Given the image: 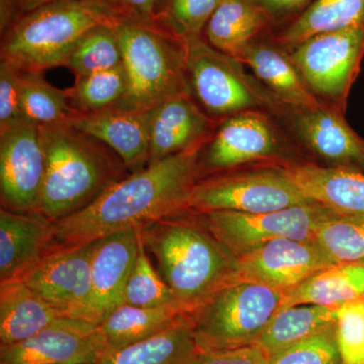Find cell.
<instances>
[{
  "mask_svg": "<svg viewBox=\"0 0 364 364\" xmlns=\"http://www.w3.org/2000/svg\"><path fill=\"white\" fill-rule=\"evenodd\" d=\"M193 317L142 341L107 351L97 364H196Z\"/></svg>",
  "mask_w": 364,
  "mask_h": 364,
  "instance_id": "cell-26",
  "label": "cell"
},
{
  "mask_svg": "<svg viewBox=\"0 0 364 364\" xmlns=\"http://www.w3.org/2000/svg\"><path fill=\"white\" fill-rule=\"evenodd\" d=\"M315 203L287 173L284 164L227 171L203 177L188 198V210L200 214L218 210L267 213Z\"/></svg>",
  "mask_w": 364,
  "mask_h": 364,
  "instance_id": "cell-8",
  "label": "cell"
},
{
  "mask_svg": "<svg viewBox=\"0 0 364 364\" xmlns=\"http://www.w3.org/2000/svg\"><path fill=\"white\" fill-rule=\"evenodd\" d=\"M294 134L330 167L364 173V139L349 126L345 112L327 104L316 109H289Z\"/></svg>",
  "mask_w": 364,
  "mask_h": 364,
  "instance_id": "cell-17",
  "label": "cell"
},
{
  "mask_svg": "<svg viewBox=\"0 0 364 364\" xmlns=\"http://www.w3.org/2000/svg\"><path fill=\"white\" fill-rule=\"evenodd\" d=\"M196 364H268L264 352L255 345L229 350L200 352Z\"/></svg>",
  "mask_w": 364,
  "mask_h": 364,
  "instance_id": "cell-39",
  "label": "cell"
},
{
  "mask_svg": "<svg viewBox=\"0 0 364 364\" xmlns=\"http://www.w3.org/2000/svg\"><path fill=\"white\" fill-rule=\"evenodd\" d=\"M364 25V0H314L298 18L272 33L287 50L318 33Z\"/></svg>",
  "mask_w": 364,
  "mask_h": 364,
  "instance_id": "cell-29",
  "label": "cell"
},
{
  "mask_svg": "<svg viewBox=\"0 0 364 364\" xmlns=\"http://www.w3.org/2000/svg\"><path fill=\"white\" fill-rule=\"evenodd\" d=\"M54 222L39 213L0 210V282L20 279L51 248Z\"/></svg>",
  "mask_w": 364,
  "mask_h": 364,
  "instance_id": "cell-21",
  "label": "cell"
},
{
  "mask_svg": "<svg viewBox=\"0 0 364 364\" xmlns=\"http://www.w3.org/2000/svg\"><path fill=\"white\" fill-rule=\"evenodd\" d=\"M107 350L102 326L64 317L31 338L0 347V364H97Z\"/></svg>",
  "mask_w": 364,
  "mask_h": 364,
  "instance_id": "cell-14",
  "label": "cell"
},
{
  "mask_svg": "<svg viewBox=\"0 0 364 364\" xmlns=\"http://www.w3.org/2000/svg\"><path fill=\"white\" fill-rule=\"evenodd\" d=\"M364 299V262L338 263L284 291L282 308L318 305L339 308Z\"/></svg>",
  "mask_w": 364,
  "mask_h": 364,
  "instance_id": "cell-25",
  "label": "cell"
},
{
  "mask_svg": "<svg viewBox=\"0 0 364 364\" xmlns=\"http://www.w3.org/2000/svg\"><path fill=\"white\" fill-rule=\"evenodd\" d=\"M289 109H316L324 102L306 85L286 48L270 35L249 44L236 58Z\"/></svg>",
  "mask_w": 364,
  "mask_h": 364,
  "instance_id": "cell-19",
  "label": "cell"
},
{
  "mask_svg": "<svg viewBox=\"0 0 364 364\" xmlns=\"http://www.w3.org/2000/svg\"><path fill=\"white\" fill-rule=\"evenodd\" d=\"M183 42L189 90L215 121L252 109L282 114L289 111L260 81L246 73L240 61L215 49L203 36Z\"/></svg>",
  "mask_w": 364,
  "mask_h": 364,
  "instance_id": "cell-6",
  "label": "cell"
},
{
  "mask_svg": "<svg viewBox=\"0 0 364 364\" xmlns=\"http://www.w3.org/2000/svg\"><path fill=\"white\" fill-rule=\"evenodd\" d=\"M273 26H287L310 6L314 0H255Z\"/></svg>",
  "mask_w": 364,
  "mask_h": 364,
  "instance_id": "cell-41",
  "label": "cell"
},
{
  "mask_svg": "<svg viewBox=\"0 0 364 364\" xmlns=\"http://www.w3.org/2000/svg\"><path fill=\"white\" fill-rule=\"evenodd\" d=\"M221 0H163L156 26L181 41L203 35Z\"/></svg>",
  "mask_w": 364,
  "mask_h": 364,
  "instance_id": "cell-34",
  "label": "cell"
},
{
  "mask_svg": "<svg viewBox=\"0 0 364 364\" xmlns=\"http://www.w3.org/2000/svg\"><path fill=\"white\" fill-rule=\"evenodd\" d=\"M203 215L215 238L240 258L275 239L312 240L318 225L337 214L310 203L274 212L218 210Z\"/></svg>",
  "mask_w": 364,
  "mask_h": 364,
  "instance_id": "cell-10",
  "label": "cell"
},
{
  "mask_svg": "<svg viewBox=\"0 0 364 364\" xmlns=\"http://www.w3.org/2000/svg\"><path fill=\"white\" fill-rule=\"evenodd\" d=\"M141 229L122 230L92 242L90 320L100 325L124 304V289L140 250Z\"/></svg>",
  "mask_w": 364,
  "mask_h": 364,
  "instance_id": "cell-16",
  "label": "cell"
},
{
  "mask_svg": "<svg viewBox=\"0 0 364 364\" xmlns=\"http://www.w3.org/2000/svg\"><path fill=\"white\" fill-rule=\"evenodd\" d=\"M44 72L21 71V107L23 119L42 128L70 123L78 114L72 107L69 90L48 82Z\"/></svg>",
  "mask_w": 364,
  "mask_h": 364,
  "instance_id": "cell-30",
  "label": "cell"
},
{
  "mask_svg": "<svg viewBox=\"0 0 364 364\" xmlns=\"http://www.w3.org/2000/svg\"><path fill=\"white\" fill-rule=\"evenodd\" d=\"M122 18L156 26L163 0H107Z\"/></svg>",
  "mask_w": 364,
  "mask_h": 364,
  "instance_id": "cell-40",
  "label": "cell"
},
{
  "mask_svg": "<svg viewBox=\"0 0 364 364\" xmlns=\"http://www.w3.org/2000/svg\"><path fill=\"white\" fill-rule=\"evenodd\" d=\"M64 317L21 279L0 282V347L31 338Z\"/></svg>",
  "mask_w": 364,
  "mask_h": 364,
  "instance_id": "cell-23",
  "label": "cell"
},
{
  "mask_svg": "<svg viewBox=\"0 0 364 364\" xmlns=\"http://www.w3.org/2000/svg\"><path fill=\"white\" fill-rule=\"evenodd\" d=\"M173 303H177L173 291L153 267L147 249L141 242L135 267L124 289V304L154 308Z\"/></svg>",
  "mask_w": 364,
  "mask_h": 364,
  "instance_id": "cell-35",
  "label": "cell"
},
{
  "mask_svg": "<svg viewBox=\"0 0 364 364\" xmlns=\"http://www.w3.org/2000/svg\"><path fill=\"white\" fill-rule=\"evenodd\" d=\"M237 259L241 280L282 291L338 264L314 239H275Z\"/></svg>",
  "mask_w": 364,
  "mask_h": 364,
  "instance_id": "cell-15",
  "label": "cell"
},
{
  "mask_svg": "<svg viewBox=\"0 0 364 364\" xmlns=\"http://www.w3.org/2000/svg\"><path fill=\"white\" fill-rule=\"evenodd\" d=\"M68 90L72 107L78 114L109 111L117 109L123 102L128 91V77L122 64L75 79V83Z\"/></svg>",
  "mask_w": 364,
  "mask_h": 364,
  "instance_id": "cell-32",
  "label": "cell"
},
{
  "mask_svg": "<svg viewBox=\"0 0 364 364\" xmlns=\"http://www.w3.org/2000/svg\"><path fill=\"white\" fill-rule=\"evenodd\" d=\"M141 238L177 303L193 317L215 294L241 280L238 259L215 238L200 213L169 215L141 229Z\"/></svg>",
  "mask_w": 364,
  "mask_h": 364,
  "instance_id": "cell-2",
  "label": "cell"
},
{
  "mask_svg": "<svg viewBox=\"0 0 364 364\" xmlns=\"http://www.w3.org/2000/svg\"><path fill=\"white\" fill-rule=\"evenodd\" d=\"M117 32L128 77V91L117 109L147 112L169 98L191 93L183 41L158 26L126 18L117 23Z\"/></svg>",
  "mask_w": 364,
  "mask_h": 364,
  "instance_id": "cell-5",
  "label": "cell"
},
{
  "mask_svg": "<svg viewBox=\"0 0 364 364\" xmlns=\"http://www.w3.org/2000/svg\"><path fill=\"white\" fill-rule=\"evenodd\" d=\"M284 167L309 200L337 215L364 218L363 172L314 163H284Z\"/></svg>",
  "mask_w": 364,
  "mask_h": 364,
  "instance_id": "cell-22",
  "label": "cell"
},
{
  "mask_svg": "<svg viewBox=\"0 0 364 364\" xmlns=\"http://www.w3.org/2000/svg\"><path fill=\"white\" fill-rule=\"evenodd\" d=\"M42 131L47 164L37 213L50 221L88 207L130 173L111 148L70 124Z\"/></svg>",
  "mask_w": 364,
  "mask_h": 364,
  "instance_id": "cell-3",
  "label": "cell"
},
{
  "mask_svg": "<svg viewBox=\"0 0 364 364\" xmlns=\"http://www.w3.org/2000/svg\"><path fill=\"white\" fill-rule=\"evenodd\" d=\"M284 291L253 282H234L193 315L200 352L229 350L254 345L282 309Z\"/></svg>",
  "mask_w": 364,
  "mask_h": 364,
  "instance_id": "cell-7",
  "label": "cell"
},
{
  "mask_svg": "<svg viewBox=\"0 0 364 364\" xmlns=\"http://www.w3.org/2000/svg\"><path fill=\"white\" fill-rule=\"evenodd\" d=\"M272 28V21L255 0H221L203 36L215 49L237 58Z\"/></svg>",
  "mask_w": 364,
  "mask_h": 364,
  "instance_id": "cell-24",
  "label": "cell"
},
{
  "mask_svg": "<svg viewBox=\"0 0 364 364\" xmlns=\"http://www.w3.org/2000/svg\"><path fill=\"white\" fill-rule=\"evenodd\" d=\"M287 51L314 95L346 112L364 59V25L318 33Z\"/></svg>",
  "mask_w": 364,
  "mask_h": 364,
  "instance_id": "cell-9",
  "label": "cell"
},
{
  "mask_svg": "<svg viewBox=\"0 0 364 364\" xmlns=\"http://www.w3.org/2000/svg\"><path fill=\"white\" fill-rule=\"evenodd\" d=\"M46 164L47 156L41 127L23 122L0 132L2 208L18 213H37Z\"/></svg>",
  "mask_w": 364,
  "mask_h": 364,
  "instance_id": "cell-13",
  "label": "cell"
},
{
  "mask_svg": "<svg viewBox=\"0 0 364 364\" xmlns=\"http://www.w3.org/2000/svg\"><path fill=\"white\" fill-rule=\"evenodd\" d=\"M219 124L191 93L164 100L149 111V163L203 147Z\"/></svg>",
  "mask_w": 364,
  "mask_h": 364,
  "instance_id": "cell-18",
  "label": "cell"
},
{
  "mask_svg": "<svg viewBox=\"0 0 364 364\" xmlns=\"http://www.w3.org/2000/svg\"><path fill=\"white\" fill-rule=\"evenodd\" d=\"M193 315L178 303L154 308L119 306L100 324L109 350H117L142 341L178 324Z\"/></svg>",
  "mask_w": 364,
  "mask_h": 364,
  "instance_id": "cell-27",
  "label": "cell"
},
{
  "mask_svg": "<svg viewBox=\"0 0 364 364\" xmlns=\"http://www.w3.org/2000/svg\"><path fill=\"white\" fill-rule=\"evenodd\" d=\"M337 347L342 364H364V299L339 306Z\"/></svg>",
  "mask_w": 364,
  "mask_h": 364,
  "instance_id": "cell-36",
  "label": "cell"
},
{
  "mask_svg": "<svg viewBox=\"0 0 364 364\" xmlns=\"http://www.w3.org/2000/svg\"><path fill=\"white\" fill-rule=\"evenodd\" d=\"M338 308L296 305L280 309L254 344L267 358L291 345L336 328Z\"/></svg>",
  "mask_w": 364,
  "mask_h": 364,
  "instance_id": "cell-28",
  "label": "cell"
},
{
  "mask_svg": "<svg viewBox=\"0 0 364 364\" xmlns=\"http://www.w3.org/2000/svg\"><path fill=\"white\" fill-rule=\"evenodd\" d=\"M69 124L111 148L130 173L149 164V111L112 109L77 114Z\"/></svg>",
  "mask_w": 364,
  "mask_h": 364,
  "instance_id": "cell-20",
  "label": "cell"
},
{
  "mask_svg": "<svg viewBox=\"0 0 364 364\" xmlns=\"http://www.w3.org/2000/svg\"><path fill=\"white\" fill-rule=\"evenodd\" d=\"M287 145L262 112L245 111L223 119L200 154V176L282 158Z\"/></svg>",
  "mask_w": 364,
  "mask_h": 364,
  "instance_id": "cell-11",
  "label": "cell"
},
{
  "mask_svg": "<svg viewBox=\"0 0 364 364\" xmlns=\"http://www.w3.org/2000/svg\"><path fill=\"white\" fill-rule=\"evenodd\" d=\"M57 0H0V33L23 14Z\"/></svg>",
  "mask_w": 364,
  "mask_h": 364,
  "instance_id": "cell-42",
  "label": "cell"
},
{
  "mask_svg": "<svg viewBox=\"0 0 364 364\" xmlns=\"http://www.w3.org/2000/svg\"><path fill=\"white\" fill-rule=\"evenodd\" d=\"M21 71L0 59V132L26 122L21 107Z\"/></svg>",
  "mask_w": 364,
  "mask_h": 364,
  "instance_id": "cell-38",
  "label": "cell"
},
{
  "mask_svg": "<svg viewBox=\"0 0 364 364\" xmlns=\"http://www.w3.org/2000/svg\"><path fill=\"white\" fill-rule=\"evenodd\" d=\"M314 240L337 263L364 262V218L336 215L318 225Z\"/></svg>",
  "mask_w": 364,
  "mask_h": 364,
  "instance_id": "cell-33",
  "label": "cell"
},
{
  "mask_svg": "<svg viewBox=\"0 0 364 364\" xmlns=\"http://www.w3.org/2000/svg\"><path fill=\"white\" fill-rule=\"evenodd\" d=\"M335 329L272 354L268 358V364H342Z\"/></svg>",
  "mask_w": 364,
  "mask_h": 364,
  "instance_id": "cell-37",
  "label": "cell"
},
{
  "mask_svg": "<svg viewBox=\"0 0 364 364\" xmlns=\"http://www.w3.org/2000/svg\"><path fill=\"white\" fill-rule=\"evenodd\" d=\"M91 254L92 242L50 249L18 279L66 317L90 322Z\"/></svg>",
  "mask_w": 364,
  "mask_h": 364,
  "instance_id": "cell-12",
  "label": "cell"
},
{
  "mask_svg": "<svg viewBox=\"0 0 364 364\" xmlns=\"http://www.w3.org/2000/svg\"><path fill=\"white\" fill-rule=\"evenodd\" d=\"M121 18L107 0H57L23 14L0 33V59L23 72L63 67L85 33Z\"/></svg>",
  "mask_w": 364,
  "mask_h": 364,
  "instance_id": "cell-4",
  "label": "cell"
},
{
  "mask_svg": "<svg viewBox=\"0 0 364 364\" xmlns=\"http://www.w3.org/2000/svg\"><path fill=\"white\" fill-rule=\"evenodd\" d=\"M117 25H102L92 28L74 47L63 67L69 69L75 79L123 64Z\"/></svg>",
  "mask_w": 364,
  "mask_h": 364,
  "instance_id": "cell-31",
  "label": "cell"
},
{
  "mask_svg": "<svg viewBox=\"0 0 364 364\" xmlns=\"http://www.w3.org/2000/svg\"><path fill=\"white\" fill-rule=\"evenodd\" d=\"M202 148L149 163L104 191L88 207L54 222L51 248L86 245L122 230L144 227L188 210L200 176Z\"/></svg>",
  "mask_w": 364,
  "mask_h": 364,
  "instance_id": "cell-1",
  "label": "cell"
}]
</instances>
